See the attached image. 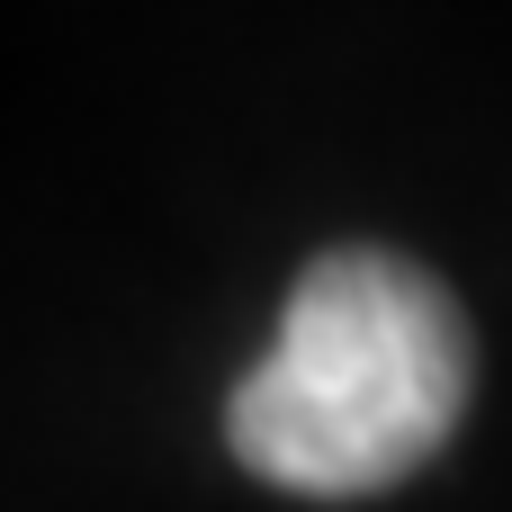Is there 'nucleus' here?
<instances>
[{"label": "nucleus", "instance_id": "f257e3e1", "mask_svg": "<svg viewBox=\"0 0 512 512\" xmlns=\"http://www.w3.org/2000/svg\"><path fill=\"white\" fill-rule=\"evenodd\" d=\"M468 378L477 351L459 297L405 252L342 243L288 288L279 342L225 405V441L261 486L351 504L405 486L459 432Z\"/></svg>", "mask_w": 512, "mask_h": 512}]
</instances>
